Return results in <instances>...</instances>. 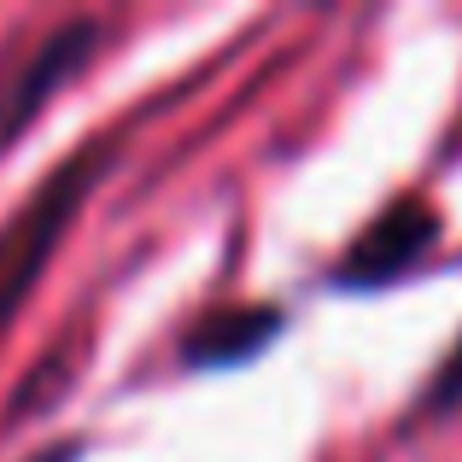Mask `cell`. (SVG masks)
I'll list each match as a JSON object with an SVG mask.
<instances>
[{"label": "cell", "mask_w": 462, "mask_h": 462, "mask_svg": "<svg viewBox=\"0 0 462 462\" xmlns=\"http://www.w3.org/2000/svg\"><path fill=\"white\" fill-rule=\"evenodd\" d=\"M94 176H100V158H70V164L12 217L6 235H0V328L12 322V310H18L23 299H30V287L42 282V263L53 258V246L70 228L77 205L88 199Z\"/></svg>", "instance_id": "obj_1"}, {"label": "cell", "mask_w": 462, "mask_h": 462, "mask_svg": "<svg viewBox=\"0 0 462 462\" xmlns=\"http://www.w3.org/2000/svg\"><path fill=\"white\" fill-rule=\"evenodd\" d=\"M94 42H100V30H94L88 18H70V23H59L53 35H42V47H35V53L12 70V82L0 88V147H12V141L35 124V112L53 100L59 82H70L88 65Z\"/></svg>", "instance_id": "obj_2"}, {"label": "cell", "mask_w": 462, "mask_h": 462, "mask_svg": "<svg viewBox=\"0 0 462 462\" xmlns=\"http://www.w3.org/2000/svg\"><path fill=\"white\" fill-rule=\"evenodd\" d=\"M433 240H439V211H433L428 199H416V193H404V199L386 205V211L363 228L357 246L346 252L339 287H386V282H398Z\"/></svg>", "instance_id": "obj_3"}, {"label": "cell", "mask_w": 462, "mask_h": 462, "mask_svg": "<svg viewBox=\"0 0 462 462\" xmlns=\"http://www.w3.org/2000/svg\"><path fill=\"white\" fill-rule=\"evenodd\" d=\"M282 334V310L275 305H240V310H217L193 328V339L181 346V357L193 369H228V363H252L270 339Z\"/></svg>", "instance_id": "obj_4"}, {"label": "cell", "mask_w": 462, "mask_h": 462, "mask_svg": "<svg viewBox=\"0 0 462 462\" xmlns=\"http://www.w3.org/2000/svg\"><path fill=\"white\" fill-rule=\"evenodd\" d=\"M451 404H462V346L439 363V374H433V393H428V410H451Z\"/></svg>", "instance_id": "obj_5"}, {"label": "cell", "mask_w": 462, "mask_h": 462, "mask_svg": "<svg viewBox=\"0 0 462 462\" xmlns=\"http://www.w3.org/2000/svg\"><path fill=\"white\" fill-rule=\"evenodd\" d=\"M82 445L77 439H65V445H53V451H42V457H30V462H77Z\"/></svg>", "instance_id": "obj_6"}]
</instances>
